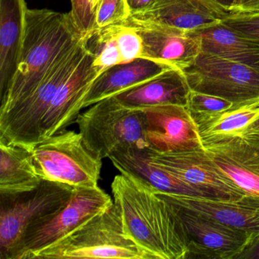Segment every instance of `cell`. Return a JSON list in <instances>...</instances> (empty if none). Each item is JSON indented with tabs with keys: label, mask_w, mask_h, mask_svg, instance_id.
Masks as SVG:
<instances>
[{
	"label": "cell",
	"mask_w": 259,
	"mask_h": 259,
	"mask_svg": "<svg viewBox=\"0 0 259 259\" xmlns=\"http://www.w3.org/2000/svg\"><path fill=\"white\" fill-rule=\"evenodd\" d=\"M127 236L154 259H185L189 242L177 208L157 191L123 174L111 184Z\"/></svg>",
	"instance_id": "1"
},
{
	"label": "cell",
	"mask_w": 259,
	"mask_h": 259,
	"mask_svg": "<svg viewBox=\"0 0 259 259\" xmlns=\"http://www.w3.org/2000/svg\"><path fill=\"white\" fill-rule=\"evenodd\" d=\"M84 39L70 13L28 9L19 66L8 90L1 97L0 113L31 93L54 65Z\"/></svg>",
	"instance_id": "2"
},
{
	"label": "cell",
	"mask_w": 259,
	"mask_h": 259,
	"mask_svg": "<svg viewBox=\"0 0 259 259\" xmlns=\"http://www.w3.org/2000/svg\"><path fill=\"white\" fill-rule=\"evenodd\" d=\"M34 258L154 259L127 236L114 202L61 240L35 253Z\"/></svg>",
	"instance_id": "3"
},
{
	"label": "cell",
	"mask_w": 259,
	"mask_h": 259,
	"mask_svg": "<svg viewBox=\"0 0 259 259\" xmlns=\"http://www.w3.org/2000/svg\"><path fill=\"white\" fill-rule=\"evenodd\" d=\"M75 122L86 146L101 159L136 148H149L148 125L143 110L106 98L79 114Z\"/></svg>",
	"instance_id": "4"
},
{
	"label": "cell",
	"mask_w": 259,
	"mask_h": 259,
	"mask_svg": "<svg viewBox=\"0 0 259 259\" xmlns=\"http://www.w3.org/2000/svg\"><path fill=\"white\" fill-rule=\"evenodd\" d=\"M86 39L60 59L38 85L7 111L0 113V141L31 150L40 142L45 113L61 84L87 53Z\"/></svg>",
	"instance_id": "5"
},
{
	"label": "cell",
	"mask_w": 259,
	"mask_h": 259,
	"mask_svg": "<svg viewBox=\"0 0 259 259\" xmlns=\"http://www.w3.org/2000/svg\"><path fill=\"white\" fill-rule=\"evenodd\" d=\"M31 153L42 180L73 189L98 186L102 159L89 149L80 133L60 132L39 142Z\"/></svg>",
	"instance_id": "6"
},
{
	"label": "cell",
	"mask_w": 259,
	"mask_h": 259,
	"mask_svg": "<svg viewBox=\"0 0 259 259\" xmlns=\"http://www.w3.org/2000/svg\"><path fill=\"white\" fill-rule=\"evenodd\" d=\"M73 189L43 180L32 190L0 193V259H11L25 232L58 213Z\"/></svg>",
	"instance_id": "7"
},
{
	"label": "cell",
	"mask_w": 259,
	"mask_h": 259,
	"mask_svg": "<svg viewBox=\"0 0 259 259\" xmlns=\"http://www.w3.org/2000/svg\"><path fill=\"white\" fill-rule=\"evenodd\" d=\"M113 204L101 188H75L69 202L49 219L28 229L11 259H31L35 253L59 242L86 221Z\"/></svg>",
	"instance_id": "8"
},
{
	"label": "cell",
	"mask_w": 259,
	"mask_h": 259,
	"mask_svg": "<svg viewBox=\"0 0 259 259\" xmlns=\"http://www.w3.org/2000/svg\"><path fill=\"white\" fill-rule=\"evenodd\" d=\"M183 72L191 90L236 104L259 98V72L215 54L201 51L193 65Z\"/></svg>",
	"instance_id": "9"
},
{
	"label": "cell",
	"mask_w": 259,
	"mask_h": 259,
	"mask_svg": "<svg viewBox=\"0 0 259 259\" xmlns=\"http://www.w3.org/2000/svg\"><path fill=\"white\" fill-rule=\"evenodd\" d=\"M217 167L248 196L259 198V128L201 139Z\"/></svg>",
	"instance_id": "10"
},
{
	"label": "cell",
	"mask_w": 259,
	"mask_h": 259,
	"mask_svg": "<svg viewBox=\"0 0 259 259\" xmlns=\"http://www.w3.org/2000/svg\"><path fill=\"white\" fill-rule=\"evenodd\" d=\"M148 151L154 163L202 191L209 198L238 200L248 196L217 167L203 148L181 152L161 153L150 148Z\"/></svg>",
	"instance_id": "11"
},
{
	"label": "cell",
	"mask_w": 259,
	"mask_h": 259,
	"mask_svg": "<svg viewBox=\"0 0 259 259\" xmlns=\"http://www.w3.org/2000/svg\"><path fill=\"white\" fill-rule=\"evenodd\" d=\"M177 210L187 236L190 254L205 258L236 259L255 237L210 218Z\"/></svg>",
	"instance_id": "12"
},
{
	"label": "cell",
	"mask_w": 259,
	"mask_h": 259,
	"mask_svg": "<svg viewBox=\"0 0 259 259\" xmlns=\"http://www.w3.org/2000/svg\"><path fill=\"white\" fill-rule=\"evenodd\" d=\"M143 40V58L184 71L202 51V40L194 31L157 22L128 19Z\"/></svg>",
	"instance_id": "13"
},
{
	"label": "cell",
	"mask_w": 259,
	"mask_h": 259,
	"mask_svg": "<svg viewBox=\"0 0 259 259\" xmlns=\"http://www.w3.org/2000/svg\"><path fill=\"white\" fill-rule=\"evenodd\" d=\"M143 110L151 149L171 153L203 148L196 122L186 106L169 104Z\"/></svg>",
	"instance_id": "14"
},
{
	"label": "cell",
	"mask_w": 259,
	"mask_h": 259,
	"mask_svg": "<svg viewBox=\"0 0 259 259\" xmlns=\"http://www.w3.org/2000/svg\"><path fill=\"white\" fill-rule=\"evenodd\" d=\"M99 75L94 66L93 54L88 49L78 67L61 84L51 101L40 125L39 142L64 131L76 120L84 98Z\"/></svg>",
	"instance_id": "15"
},
{
	"label": "cell",
	"mask_w": 259,
	"mask_h": 259,
	"mask_svg": "<svg viewBox=\"0 0 259 259\" xmlns=\"http://www.w3.org/2000/svg\"><path fill=\"white\" fill-rule=\"evenodd\" d=\"M180 210L210 218L230 227L259 234V198L245 196L238 200L189 196L157 192Z\"/></svg>",
	"instance_id": "16"
},
{
	"label": "cell",
	"mask_w": 259,
	"mask_h": 259,
	"mask_svg": "<svg viewBox=\"0 0 259 259\" xmlns=\"http://www.w3.org/2000/svg\"><path fill=\"white\" fill-rule=\"evenodd\" d=\"M229 14L214 0H156L149 9L132 15L130 19L165 24L192 32L221 24Z\"/></svg>",
	"instance_id": "17"
},
{
	"label": "cell",
	"mask_w": 259,
	"mask_h": 259,
	"mask_svg": "<svg viewBox=\"0 0 259 259\" xmlns=\"http://www.w3.org/2000/svg\"><path fill=\"white\" fill-rule=\"evenodd\" d=\"M148 148H136L112 154L109 158L121 174L157 192L207 197L204 192L160 167L150 159Z\"/></svg>",
	"instance_id": "18"
},
{
	"label": "cell",
	"mask_w": 259,
	"mask_h": 259,
	"mask_svg": "<svg viewBox=\"0 0 259 259\" xmlns=\"http://www.w3.org/2000/svg\"><path fill=\"white\" fill-rule=\"evenodd\" d=\"M86 46L93 54L94 66L100 74L144 57L142 37L127 20L96 30L86 38Z\"/></svg>",
	"instance_id": "19"
},
{
	"label": "cell",
	"mask_w": 259,
	"mask_h": 259,
	"mask_svg": "<svg viewBox=\"0 0 259 259\" xmlns=\"http://www.w3.org/2000/svg\"><path fill=\"white\" fill-rule=\"evenodd\" d=\"M190 91L184 72L172 68L113 97L125 107L143 110L169 104L186 106Z\"/></svg>",
	"instance_id": "20"
},
{
	"label": "cell",
	"mask_w": 259,
	"mask_h": 259,
	"mask_svg": "<svg viewBox=\"0 0 259 259\" xmlns=\"http://www.w3.org/2000/svg\"><path fill=\"white\" fill-rule=\"evenodd\" d=\"M27 7L25 0H0V92L13 81L22 54Z\"/></svg>",
	"instance_id": "21"
},
{
	"label": "cell",
	"mask_w": 259,
	"mask_h": 259,
	"mask_svg": "<svg viewBox=\"0 0 259 259\" xmlns=\"http://www.w3.org/2000/svg\"><path fill=\"white\" fill-rule=\"evenodd\" d=\"M172 68L146 58L112 66L100 74L92 83L84 98L83 108L142 84Z\"/></svg>",
	"instance_id": "22"
},
{
	"label": "cell",
	"mask_w": 259,
	"mask_h": 259,
	"mask_svg": "<svg viewBox=\"0 0 259 259\" xmlns=\"http://www.w3.org/2000/svg\"><path fill=\"white\" fill-rule=\"evenodd\" d=\"M194 32L201 37L202 51L259 72V42L243 37L221 23Z\"/></svg>",
	"instance_id": "23"
},
{
	"label": "cell",
	"mask_w": 259,
	"mask_h": 259,
	"mask_svg": "<svg viewBox=\"0 0 259 259\" xmlns=\"http://www.w3.org/2000/svg\"><path fill=\"white\" fill-rule=\"evenodd\" d=\"M31 150L0 141V193L32 190L41 183Z\"/></svg>",
	"instance_id": "24"
},
{
	"label": "cell",
	"mask_w": 259,
	"mask_h": 259,
	"mask_svg": "<svg viewBox=\"0 0 259 259\" xmlns=\"http://www.w3.org/2000/svg\"><path fill=\"white\" fill-rule=\"evenodd\" d=\"M201 139L259 128V98L213 114L193 116Z\"/></svg>",
	"instance_id": "25"
},
{
	"label": "cell",
	"mask_w": 259,
	"mask_h": 259,
	"mask_svg": "<svg viewBox=\"0 0 259 259\" xmlns=\"http://www.w3.org/2000/svg\"><path fill=\"white\" fill-rule=\"evenodd\" d=\"M235 105L237 104L224 98L191 90L186 107L192 116H195L226 111Z\"/></svg>",
	"instance_id": "26"
},
{
	"label": "cell",
	"mask_w": 259,
	"mask_h": 259,
	"mask_svg": "<svg viewBox=\"0 0 259 259\" xmlns=\"http://www.w3.org/2000/svg\"><path fill=\"white\" fill-rule=\"evenodd\" d=\"M100 1L101 0H71L72 9L69 13L77 29L85 39L97 30L95 17Z\"/></svg>",
	"instance_id": "27"
},
{
	"label": "cell",
	"mask_w": 259,
	"mask_h": 259,
	"mask_svg": "<svg viewBox=\"0 0 259 259\" xmlns=\"http://www.w3.org/2000/svg\"><path fill=\"white\" fill-rule=\"evenodd\" d=\"M131 16L127 0H101L97 9V30L122 23Z\"/></svg>",
	"instance_id": "28"
},
{
	"label": "cell",
	"mask_w": 259,
	"mask_h": 259,
	"mask_svg": "<svg viewBox=\"0 0 259 259\" xmlns=\"http://www.w3.org/2000/svg\"><path fill=\"white\" fill-rule=\"evenodd\" d=\"M221 24L243 37L259 42V14L230 13Z\"/></svg>",
	"instance_id": "29"
},
{
	"label": "cell",
	"mask_w": 259,
	"mask_h": 259,
	"mask_svg": "<svg viewBox=\"0 0 259 259\" xmlns=\"http://www.w3.org/2000/svg\"><path fill=\"white\" fill-rule=\"evenodd\" d=\"M230 13L259 14V0H234Z\"/></svg>",
	"instance_id": "30"
},
{
	"label": "cell",
	"mask_w": 259,
	"mask_h": 259,
	"mask_svg": "<svg viewBox=\"0 0 259 259\" xmlns=\"http://www.w3.org/2000/svg\"><path fill=\"white\" fill-rule=\"evenodd\" d=\"M236 259H259V234L251 240Z\"/></svg>",
	"instance_id": "31"
},
{
	"label": "cell",
	"mask_w": 259,
	"mask_h": 259,
	"mask_svg": "<svg viewBox=\"0 0 259 259\" xmlns=\"http://www.w3.org/2000/svg\"><path fill=\"white\" fill-rule=\"evenodd\" d=\"M156 0H127L132 15L138 14L149 9Z\"/></svg>",
	"instance_id": "32"
},
{
	"label": "cell",
	"mask_w": 259,
	"mask_h": 259,
	"mask_svg": "<svg viewBox=\"0 0 259 259\" xmlns=\"http://www.w3.org/2000/svg\"><path fill=\"white\" fill-rule=\"evenodd\" d=\"M214 1L219 4L220 5L222 6L223 7H224L230 13V10H231L232 7H233L234 0H214Z\"/></svg>",
	"instance_id": "33"
}]
</instances>
